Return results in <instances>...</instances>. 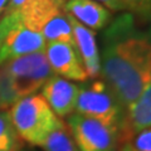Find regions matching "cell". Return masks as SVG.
I'll list each match as a JSON object with an SVG mask.
<instances>
[{
  "mask_svg": "<svg viewBox=\"0 0 151 151\" xmlns=\"http://www.w3.org/2000/svg\"><path fill=\"white\" fill-rule=\"evenodd\" d=\"M130 144L135 151H151V127L135 135Z\"/></svg>",
  "mask_w": 151,
  "mask_h": 151,
  "instance_id": "cell-17",
  "label": "cell"
},
{
  "mask_svg": "<svg viewBox=\"0 0 151 151\" xmlns=\"http://www.w3.org/2000/svg\"><path fill=\"white\" fill-rule=\"evenodd\" d=\"M100 55L103 82L126 110L151 81V32L136 27L134 14H122L107 25Z\"/></svg>",
  "mask_w": 151,
  "mask_h": 151,
  "instance_id": "cell-1",
  "label": "cell"
},
{
  "mask_svg": "<svg viewBox=\"0 0 151 151\" xmlns=\"http://www.w3.org/2000/svg\"><path fill=\"white\" fill-rule=\"evenodd\" d=\"M3 64L19 98L34 94L54 76L44 50L18 57Z\"/></svg>",
  "mask_w": 151,
  "mask_h": 151,
  "instance_id": "cell-5",
  "label": "cell"
},
{
  "mask_svg": "<svg viewBox=\"0 0 151 151\" xmlns=\"http://www.w3.org/2000/svg\"><path fill=\"white\" fill-rule=\"evenodd\" d=\"M124 9L142 18L151 17V0H121Z\"/></svg>",
  "mask_w": 151,
  "mask_h": 151,
  "instance_id": "cell-16",
  "label": "cell"
},
{
  "mask_svg": "<svg viewBox=\"0 0 151 151\" xmlns=\"http://www.w3.org/2000/svg\"><path fill=\"white\" fill-rule=\"evenodd\" d=\"M20 20V15H19V12H13V13H5L4 17L0 19V48L3 45V42L5 39L6 34L9 33V30L14 27L17 22Z\"/></svg>",
  "mask_w": 151,
  "mask_h": 151,
  "instance_id": "cell-18",
  "label": "cell"
},
{
  "mask_svg": "<svg viewBox=\"0 0 151 151\" xmlns=\"http://www.w3.org/2000/svg\"><path fill=\"white\" fill-rule=\"evenodd\" d=\"M47 42L42 34L27 28L22 20L17 22L6 34L0 48V64L18 57L44 50Z\"/></svg>",
  "mask_w": 151,
  "mask_h": 151,
  "instance_id": "cell-8",
  "label": "cell"
},
{
  "mask_svg": "<svg viewBox=\"0 0 151 151\" xmlns=\"http://www.w3.org/2000/svg\"><path fill=\"white\" fill-rule=\"evenodd\" d=\"M6 4H8V0H0V14H1V12L5 10Z\"/></svg>",
  "mask_w": 151,
  "mask_h": 151,
  "instance_id": "cell-22",
  "label": "cell"
},
{
  "mask_svg": "<svg viewBox=\"0 0 151 151\" xmlns=\"http://www.w3.org/2000/svg\"><path fill=\"white\" fill-rule=\"evenodd\" d=\"M20 137L10 120L9 111L0 110V151H19Z\"/></svg>",
  "mask_w": 151,
  "mask_h": 151,
  "instance_id": "cell-14",
  "label": "cell"
},
{
  "mask_svg": "<svg viewBox=\"0 0 151 151\" xmlns=\"http://www.w3.org/2000/svg\"><path fill=\"white\" fill-rule=\"evenodd\" d=\"M149 127H151V81L140 96L126 107L120 127V142H131L135 135Z\"/></svg>",
  "mask_w": 151,
  "mask_h": 151,
  "instance_id": "cell-10",
  "label": "cell"
},
{
  "mask_svg": "<svg viewBox=\"0 0 151 151\" xmlns=\"http://www.w3.org/2000/svg\"><path fill=\"white\" fill-rule=\"evenodd\" d=\"M27 0H8V4L5 6V13H13L19 12Z\"/></svg>",
  "mask_w": 151,
  "mask_h": 151,
  "instance_id": "cell-20",
  "label": "cell"
},
{
  "mask_svg": "<svg viewBox=\"0 0 151 151\" xmlns=\"http://www.w3.org/2000/svg\"><path fill=\"white\" fill-rule=\"evenodd\" d=\"M10 120L18 136L25 142L42 146L62 120L52 111L40 94L20 98L10 111Z\"/></svg>",
  "mask_w": 151,
  "mask_h": 151,
  "instance_id": "cell-2",
  "label": "cell"
},
{
  "mask_svg": "<svg viewBox=\"0 0 151 151\" xmlns=\"http://www.w3.org/2000/svg\"><path fill=\"white\" fill-rule=\"evenodd\" d=\"M27 28L42 34L47 43L65 42L74 44L68 14L52 0H27L19 10Z\"/></svg>",
  "mask_w": 151,
  "mask_h": 151,
  "instance_id": "cell-3",
  "label": "cell"
},
{
  "mask_svg": "<svg viewBox=\"0 0 151 151\" xmlns=\"http://www.w3.org/2000/svg\"><path fill=\"white\" fill-rule=\"evenodd\" d=\"M64 12L91 30H101L112 22V14L102 4L93 0H67Z\"/></svg>",
  "mask_w": 151,
  "mask_h": 151,
  "instance_id": "cell-12",
  "label": "cell"
},
{
  "mask_svg": "<svg viewBox=\"0 0 151 151\" xmlns=\"http://www.w3.org/2000/svg\"><path fill=\"white\" fill-rule=\"evenodd\" d=\"M117 151H135V150H134V147L131 146L130 142H126V144H124V146H122L120 150H117Z\"/></svg>",
  "mask_w": 151,
  "mask_h": 151,
  "instance_id": "cell-21",
  "label": "cell"
},
{
  "mask_svg": "<svg viewBox=\"0 0 151 151\" xmlns=\"http://www.w3.org/2000/svg\"><path fill=\"white\" fill-rule=\"evenodd\" d=\"M68 19L72 28L74 45L83 63L88 79H97L101 76V55L96 43L94 32L78 23L68 14Z\"/></svg>",
  "mask_w": 151,
  "mask_h": 151,
  "instance_id": "cell-11",
  "label": "cell"
},
{
  "mask_svg": "<svg viewBox=\"0 0 151 151\" xmlns=\"http://www.w3.org/2000/svg\"><path fill=\"white\" fill-rule=\"evenodd\" d=\"M52 1H54L55 4H58V5H60V6H64V4H65L67 0H52Z\"/></svg>",
  "mask_w": 151,
  "mask_h": 151,
  "instance_id": "cell-23",
  "label": "cell"
},
{
  "mask_svg": "<svg viewBox=\"0 0 151 151\" xmlns=\"http://www.w3.org/2000/svg\"><path fill=\"white\" fill-rule=\"evenodd\" d=\"M45 55L53 73L68 81H88L83 63L74 44L50 42L45 45Z\"/></svg>",
  "mask_w": 151,
  "mask_h": 151,
  "instance_id": "cell-7",
  "label": "cell"
},
{
  "mask_svg": "<svg viewBox=\"0 0 151 151\" xmlns=\"http://www.w3.org/2000/svg\"><path fill=\"white\" fill-rule=\"evenodd\" d=\"M67 127L79 151H117L120 142L119 127L79 113L68 116Z\"/></svg>",
  "mask_w": 151,
  "mask_h": 151,
  "instance_id": "cell-6",
  "label": "cell"
},
{
  "mask_svg": "<svg viewBox=\"0 0 151 151\" xmlns=\"http://www.w3.org/2000/svg\"><path fill=\"white\" fill-rule=\"evenodd\" d=\"M20 100L13 87L10 77L4 64H0V110L12 108Z\"/></svg>",
  "mask_w": 151,
  "mask_h": 151,
  "instance_id": "cell-15",
  "label": "cell"
},
{
  "mask_svg": "<svg viewBox=\"0 0 151 151\" xmlns=\"http://www.w3.org/2000/svg\"><path fill=\"white\" fill-rule=\"evenodd\" d=\"M79 88L81 87L68 79L59 76H52L40 88V96L44 98L57 116L65 117L76 111Z\"/></svg>",
  "mask_w": 151,
  "mask_h": 151,
  "instance_id": "cell-9",
  "label": "cell"
},
{
  "mask_svg": "<svg viewBox=\"0 0 151 151\" xmlns=\"http://www.w3.org/2000/svg\"><path fill=\"white\" fill-rule=\"evenodd\" d=\"M42 147L45 151H79L69 129L63 121L50 132Z\"/></svg>",
  "mask_w": 151,
  "mask_h": 151,
  "instance_id": "cell-13",
  "label": "cell"
},
{
  "mask_svg": "<svg viewBox=\"0 0 151 151\" xmlns=\"http://www.w3.org/2000/svg\"><path fill=\"white\" fill-rule=\"evenodd\" d=\"M96 1L102 3L103 6H106L107 9H110L112 12H121L125 10L124 9V4L121 0H96Z\"/></svg>",
  "mask_w": 151,
  "mask_h": 151,
  "instance_id": "cell-19",
  "label": "cell"
},
{
  "mask_svg": "<svg viewBox=\"0 0 151 151\" xmlns=\"http://www.w3.org/2000/svg\"><path fill=\"white\" fill-rule=\"evenodd\" d=\"M76 111L119 129L125 117V107L103 81H94L91 86L79 88Z\"/></svg>",
  "mask_w": 151,
  "mask_h": 151,
  "instance_id": "cell-4",
  "label": "cell"
}]
</instances>
